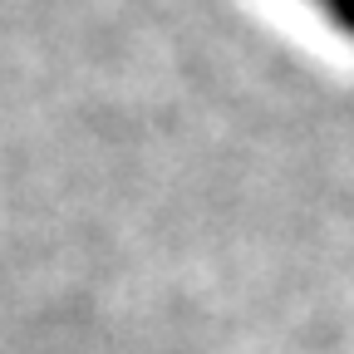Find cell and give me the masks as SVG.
Segmentation results:
<instances>
[{
  "label": "cell",
  "mask_w": 354,
  "mask_h": 354,
  "mask_svg": "<svg viewBox=\"0 0 354 354\" xmlns=\"http://www.w3.org/2000/svg\"><path fill=\"white\" fill-rule=\"evenodd\" d=\"M310 6H315L344 39H354V0H310Z\"/></svg>",
  "instance_id": "cell-1"
}]
</instances>
